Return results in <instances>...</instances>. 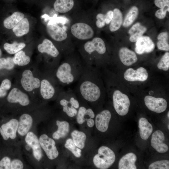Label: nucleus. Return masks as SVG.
<instances>
[{"label":"nucleus","mask_w":169,"mask_h":169,"mask_svg":"<svg viewBox=\"0 0 169 169\" xmlns=\"http://www.w3.org/2000/svg\"><path fill=\"white\" fill-rule=\"evenodd\" d=\"M47 32L49 36L56 41L61 42L67 37L66 32L57 24H48L46 26Z\"/></svg>","instance_id":"nucleus-20"},{"label":"nucleus","mask_w":169,"mask_h":169,"mask_svg":"<svg viewBox=\"0 0 169 169\" xmlns=\"http://www.w3.org/2000/svg\"><path fill=\"white\" fill-rule=\"evenodd\" d=\"M113 11V15L109 26L110 30L112 32L115 31L120 28L123 20L122 13L119 9L115 8Z\"/></svg>","instance_id":"nucleus-31"},{"label":"nucleus","mask_w":169,"mask_h":169,"mask_svg":"<svg viewBox=\"0 0 169 169\" xmlns=\"http://www.w3.org/2000/svg\"><path fill=\"white\" fill-rule=\"evenodd\" d=\"M54 70H47L41 78L39 89L40 94L45 100H49L58 97L63 90L56 79L54 73Z\"/></svg>","instance_id":"nucleus-4"},{"label":"nucleus","mask_w":169,"mask_h":169,"mask_svg":"<svg viewBox=\"0 0 169 169\" xmlns=\"http://www.w3.org/2000/svg\"><path fill=\"white\" fill-rule=\"evenodd\" d=\"M54 70L55 76L60 85L65 86L78 81L85 64L78 57L72 53Z\"/></svg>","instance_id":"nucleus-2"},{"label":"nucleus","mask_w":169,"mask_h":169,"mask_svg":"<svg viewBox=\"0 0 169 169\" xmlns=\"http://www.w3.org/2000/svg\"><path fill=\"white\" fill-rule=\"evenodd\" d=\"M70 32L76 38L80 40H89L93 38L94 32L92 28L88 24L77 22L72 24Z\"/></svg>","instance_id":"nucleus-9"},{"label":"nucleus","mask_w":169,"mask_h":169,"mask_svg":"<svg viewBox=\"0 0 169 169\" xmlns=\"http://www.w3.org/2000/svg\"><path fill=\"white\" fill-rule=\"evenodd\" d=\"M169 124H168V129H169Z\"/></svg>","instance_id":"nucleus-52"},{"label":"nucleus","mask_w":169,"mask_h":169,"mask_svg":"<svg viewBox=\"0 0 169 169\" xmlns=\"http://www.w3.org/2000/svg\"><path fill=\"white\" fill-rule=\"evenodd\" d=\"M96 19L95 24L97 27L101 28L105 26L106 24L105 14L101 13L98 14L96 16Z\"/></svg>","instance_id":"nucleus-41"},{"label":"nucleus","mask_w":169,"mask_h":169,"mask_svg":"<svg viewBox=\"0 0 169 169\" xmlns=\"http://www.w3.org/2000/svg\"><path fill=\"white\" fill-rule=\"evenodd\" d=\"M7 93V90L3 89L0 86V98L5 97Z\"/></svg>","instance_id":"nucleus-48"},{"label":"nucleus","mask_w":169,"mask_h":169,"mask_svg":"<svg viewBox=\"0 0 169 169\" xmlns=\"http://www.w3.org/2000/svg\"><path fill=\"white\" fill-rule=\"evenodd\" d=\"M137 160L136 155L132 152L123 156L120 159L118 164L119 169H136L135 162Z\"/></svg>","instance_id":"nucleus-23"},{"label":"nucleus","mask_w":169,"mask_h":169,"mask_svg":"<svg viewBox=\"0 0 169 169\" xmlns=\"http://www.w3.org/2000/svg\"><path fill=\"white\" fill-rule=\"evenodd\" d=\"M39 140L41 147L49 159L54 160L58 156L59 153L53 139L44 134L40 136Z\"/></svg>","instance_id":"nucleus-10"},{"label":"nucleus","mask_w":169,"mask_h":169,"mask_svg":"<svg viewBox=\"0 0 169 169\" xmlns=\"http://www.w3.org/2000/svg\"><path fill=\"white\" fill-rule=\"evenodd\" d=\"M74 5V0H56L54 8L57 12L65 13L70 11Z\"/></svg>","instance_id":"nucleus-28"},{"label":"nucleus","mask_w":169,"mask_h":169,"mask_svg":"<svg viewBox=\"0 0 169 169\" xmlns=\"http://www.w3.org/2000/svg\"><path fill=\"white\" fill-rule=\"evenodd\" d=\"M56 124L58 126L57 130L52 135L53 138L55 140H59L65 137L68 134L69 131V125L66 121H60L57 120Z\"/></svg>","instance_id":"nucleus-27"},{"label":"nucleus","mask_w":169,"mask_h":169,"mask_svg":"<svg viewBox=\"0 0 169 169\" xmlns=\"http://www.w3.org/2000/svg\"><path fill=\"white\" fill-rule=\"evenodd\" d=\"M71 136L76 146L80 149H83L87 138L86 134L82 131L74 130L71 132Z\"/></svg>","instance_id":"nucleus-32"},{"label":"nucleus","mask_w":169,"mask_h":169,"mask_svg":"<svg viewBox=\"0 0 169 169\" xmlns=\"http://www.w3.org/2000/svg\"><path fill=\"white\" fill-rule=\"evenodd\" d=\"M140 135L144 140L148 139L153 131L152 125L145 118L141 117L139 120Z\"/></svg>","instance_id":"nucleus-25"},{"label":"nucleus","mask_w":169,"mask_h":169,"mask_svg":"<svg viewBox=\"0 0 169 169\" xmlns=\"http://www.w3.org/2000/svg\"><path fill=\"white\" fill-rule=\"evenodd\" d=\"M115 159L113 151L106 146H102L99 148L97 154L94 156L93 162L98 168L107 169L113 165Z\"/></svg>","instance_id":"nucleus-6"},{"label":"nucleus","mask_w":169,"mask_h":169,"mask_svg":"<svg viewBox=\"0 0 169 169\" xmlns=\"http://www.w3.org/2000/svg\"><path fill=\"white\" fill-rule=\"evenodd\" d=\"M18 125V120L13 119L2 125L1 127L8 139L9 138L12 139L16 138Z\"/></svg>","instance_id":"nucleus-24"},{"label":"nucleus","mask_w":169,"mask_h":169,"mask_svg":"<svg viewBox=\"0 0 169 169\" xmlns=\"http://www.w3.org/2000/svg\"><path fill=\"white\" fill-rule=\"evenodd\" d=\"M0 132L3 137V138L5 140H7L8 139L7 138V137L4 134L1 127L0 128Z\"/></svg>","instance_id":"nucleus-49"},{"label":"nucleus","mask_w":169,"mask_h":169,"mask_svg":"<svg viewBox=\"0 0 169 169\" xmlns=\"http://www.w3.org/2000/svg\"><path fill=\"white\" fill-rule=\"evenodd\" d=\"M157 38L158 40L157 43V48L161 50L168 51L169 44L168 33L167 32H162L159 34Z\"/></svg>","instance_id":"nucleus-35"},{"label":"nucleus","mask_w":169,"mask_h":169,"mask_svg":"<svg viewBox=\"0 0 169 169\" xmlns=\"http://www.w3.org/2000/svg\"><path fill=\"white\" fill-rule=\"evenodd\" d=\"M13 60L15 65L23 66L29 64L30 58L26 54L24 51L21 50L14 54Z\"/></svg>","instance_id":"nucleus-33"},{"label":"nucleus","mask_w":169,"mask_h":169,"mask_svg":"<svg viewBox=\"0 0 169 169\" xmlns=\"http://www.w3.org/2000/svg\"><path fill=\"white\" fill-rule=\"evenodd\" d=\"M138 14V8L135 6L131 7L124 20L123 23V27H128L131 25L137 17Z\"/></svg>","instance_id":"nucleus-34"},{"label":"nucleus","mask_w":169,"mask_h":169,"mask_svg":"<svg viewBox=\"0 0 169 169\" xmlns=\"http://www.w3.org/2000/svg\"><path fill=\"white\" fill-rule=\"evenodd\" d=\"M144 100L147 107L150 110L157 113L163 112L167 107L166 100L162 98L147 95L145 97Z\"/></svg>","instance_id":"nucleus-13"},{"label":"nucleus","mask_w":169,"mask_h":169,"mask_svg":"<svg viewBox=\"0 0 169 169\" xmlns=\"http://www.w3.org/2000/svg\"><path fill=\"white\" fill-rule=\"evenodd\" d=\"M24 17V15L23 13L18 11L14 12L4 20L3 25L7 29H12Z\"/></svg>","instance_id":"nucleus-30"},{"label":"nucleus","mask_w":169,"mask_h":169,"mask_svg":"<svg viewBox=\"0 0 169 169\" xmlns=\"http://www.w3.org/2000/svg\"><path fill=\"white\" fill-rule=\"evenodd\" d=\"M15 66L13 58L8 57L6 58H0V70L3 69L8 70H12L14 69Z\"/></svg>","instance_id":"nucleus-38"},{"label":"nucleus","mask_w":169,"mask_h":169,"mask_svg":"<svg viewBox=\"0 0 169 169\" xmlns=\"http://www.w3.org/2000/svg\"><path fill=\"white\" fill-rule=\"evenodd\" d=\"M76 115L77 121L79 124L81 125L86 121L89 127L91 128L94 125L95 121L93 119L95 115L92 109L80 105Z\"/></svg>","instance_id":"nucleus-14"},{"label":"nucleus","mask_w":169,"mask_h":169,"mask_svg":"<svg viewBox=\"0 0 169 169\" xmlns=\"http://www.w3.org/2000/svg\"><path fill=\"white\" fill-rule=\"evenodd\" d=\"M112 101L114 107L118 114L121 116L128 112L130 102L128 96L118 90L113 92Z\"/></svg>","instance_id":"nucleus-8"},{"label":"nucleus","mask_w":169,"mask_h":169,"mask_svg":"<svg viewBox=\"0 0 169 169\" xmlns=\"http://www.w3.org/2000/svg\"><path fill=\"white\" fill-rule=\"evenodd\" d=\"M165 136L161 131L157 130L152 134L151 140V146L158 152L164 153L168 150V146L164 143Z\"/></svg>","instance_id":"nucleus-17"},{"label":"nucleus","mask_w":169,"mask_h":169,"mask_svg":"<svg viewBox=\"0 0 169 169\" xmlns=\"http://www.w3.org/2000/svg\"><path fill=\"white\" fill-rule=\"evenodd\" d=\"M119 56L122 63L126 66L131 65L138 60L135 52L125 47H122L120 49Z\"/></svg>","instance_id":"nucleus-21"},{"label":"nucleus","mask_w":169,"mask_h":169,"mask_svg":"<svg viewBox=\"0 0 169 169\" xmlns=\"http://www.w3.org/2000/svg\"><path fill=\"white\" fill-rule=\"evenodd\" d=\"M149 169H169V161L167 160L158 161L151 163Z\"/></svg>","instance_id":"nucleus-40"},{"label":"nucleus","mask_w":169,"mask_h":169,"mask_svg":"<svg viewBox=\"0 0 169 169\" xmlns=\"http://www.w3.org/2000/svg\"><path fill=\"white\" fill-rule=\"evenodd\" d=\"M11 81L9 79H6L2 81L0 87L3 89L8 90L11 89Z\"/></svg>","instance_id":"nucleus-46"},{"label":"nucleus","mask_w":169,"mask_h":169,"mask_svg":"<svg viewBox=\"0 0 169 169\" xmlns=\"http://www.w3.org/2000/svg\"><path fill=\"white\" fill-rule=\"evenodd\" d=\"M2 51L1 49H0V57H1V55H2Z\"/></svg>","instance_id":"nucleus-50"},{"label":"nucleus","mask_w":169,"mask_h":169,"mask_svg":"<svg viewBox=\"0 0 169 169\" xmlns=\"http://www.w3.org/2000/svg\"><path fill=\"white\" fill-rule=\"evenodd\" d=\"M79 51L85 65L98 68L101 65L99 56L105 54L106 48L102 38L95 37L85 42Z\"/></svg>","instance_id":"nucleus-3"},{"label":"nucleus","mask_w":169,"mask_h":169,"mask_svg":"<svg viewBox=\"0 0 169 169\" xmlns=\"http://www.w3.org/2000/svg\"><path fill=\"white\" fill-rule=\"evenodd\" d=\"M31 116L28 114H24L20 117L17 130L18 134L21 136H24L28 132L33 123Z\"/></svg>","instance_id":"nucleus-22"},{"label":"nucleus","mask_w":169,"mask_h":169,"mask_svg":"<svg viewBox=\"0 0 169 169\" xmlns=\"http://www.w3.org/2000/svg\"><path fill=\"white\" fill-rule=\"evenodd\" d=\"M158 69L164 71H167L169 69V53L166 52L162 56L157 64Z\"/></svg>","instance_id":"nucleus-39"},{"label":"nucleus","mask_w":169,"mask_h":169,"mask_svg":"<svg viewBox=\"0 0 169 169\" xmlns=\"http://www.w3.org/2000/svg\"><path fill=\"white\" fill-rule=\"evenodd\" d=\"M25 141L32 148L34 158L38 160H40L42 157V151L37 136L33 132H29L26 134Z\"/></svg>","instance_id":"nucleus-19"},{"label":"nucleus","mask_w":169,"mask_h":169,"mask_svg":"<svg viewBox=\"0 0 169 169\" xmlns=\"http://www.w3.org/2000/svg\"><path fill=\"white\" fill-rule=\"evenodd\" d=\"M74 91L81 100L92 107L100 99L103 93L97 68L85 64Z\"/></svg>","instance_id":"nucleus-1"},{"label":"nucleus","mask_w":169,"mask_h":169,"mask_svg":"<svg viewBox=\"0 0 169 169\" xmlns=\"http://www.w3.org/2000/svg\"><path fill=\"white\" fill-rule=\"evenodd\" d=\"M154 3L160 8H169V0H155Z\"/></svg>","instance_id":"nucleus-44"},{"label":"nucleus","mask_w":169,"mask_h":169,"mask_svg":"<svg viewBox=\"0 0 169 169\" xmlns=\"http://www.w3.org/2000/svg\"><path fill=\"white\" fill-rule=\"evenodd\" d=\"M26 46V44L23 42H14L12 44L6 43L3 45V48L8 54H15L22 50Z\"/></svg>","instance_id":"nucleus-36"},{"label":"nucleus","mask_w":169,"mask_h":169,"mask_svg":"<svg viewBox=\"0 0 169 169\" xmlns=\"http://www.w3.org/2000/svg\"><path fill=\"white\" fill-rule=\"evenodd\" d=\"M64 146L71 151L76 157L79 158L81 156V149L76 146L72 139L69 138L66 140Z\"/></svg>","instance_id":"nucleus-37"},{"label":"nucleus","mask_w":169,"mask_h":169,"mask_svg":"<svg viewBox=\"0 0 169 169\" xmlns=\"http://www.w3.org/2000/svg\"><path fill=\"white\" fill-rule=\"evenodd\" d=\"M146 30V28L142 25L140 23H136L133 25L128 31L130 35V41L132 42H136Z\"/></svg>","instance_id":"nucleus-26"},{"label":"nucleus","mask_w":169,"mask_h":169,"mask_svg":"<svg viewBox=\"0 0 169 169\" xmlns=\"http://www.w3.org/2000/svg\"><path fill=\"white\" fill-rule=\"evenodd\" d=\"M10 167L11 169H22L23 168V164L21 160L16 159L11 162Z\"/></svg>","instance_id":"nucleus-43"},{"label":"nucleus","mask_w":169,"mask_h":169,"mask_svg":"<svg viewBox=\"0 0 169 169\" xmlns=\"http://www.w3.org/2000/svg\"><path fill=\"white\" fill-rule=\"evenodd\" d=\"M148 77L147 70L143 67H140L136 70L129 68L125 71L124 74L125 79L131 82L144 81L147 79Z\"/></svg>","instance_id":"nucleus-15"},{"label":"nucleus","mask_w":169,"mask_h":169,"mask_svg":"<svg viewBox=\"0 0 169 169\" xmlns=\"http://www.w3.org/2000/svg\"><path fill=\"white\" fill-rule=\"evenodd\" d=\"M12 30L18 37L27 34L29 30V24L28 19L23 18L12 28Z\"/></svg>","instance_id":"nucleus-29"},{"label":"nucleus","mask_w":169,"mask_h":169,"mask_svg":"<svg viewBox=\"0 0 169 169\" xmlns=\"http://www.w3.org/2000/svg\"><path fill=\"white\" fill-rule=\"evenodd\" d=\"M155 47V44L150 37L142 36L136 42L135 51L137 54H142L152 52Z\"/></svg>","instance_id":"nucleus-16"},{"label":"nucleus","mask_w":169,"mask_h":169,"mask_svg":"<svg viewBox=\"0 0 169 169\" xmlns=\"http://www.w3.org/2000/svg\"><path fill=\"white\" fill-rule=\"evenodd\" d=\"M37 48L39 52L46 54L59 65L60 52L51 40L44 39L41 44L38 45Z\"/></svg>","instance_id":"nucleus-12"},{"label":"nucleus","mask_w":169,"mask_h":169,"mask_svg":"<svg viewBox=\"0 0 169 169\" xmlns=\"http://www.w3.org/2000/svg\"><path fill=\"white\" fill-rule=\"evenodd\" d=\"M8 101L12 103H18L25 106L30 102L28 95L25 91L17 87L13 88L9 92L7 97Z\"/></svg>","instance_id":"nucleus-11"},{"label":"nucleus","mask_w":169,"mask_h":169,"mask_svg":"<svg viewBox=\"0 0 169 169\" xmlns=\"http://www.w3.org/2000/svg\"><path fill=\"white\" fill-rule=\"evenodd\" d=\"M167 117H168V118L169 119V111H168V112L167 113Z\"/></svg>","instance_id":"nucleus-51"},{"label":"nucleus","mask_w":169,"mask_h":169,"mask_svg":"<svg viewBox=\"0 0 169 169\" xmlns=\"http://www.w3.org/2000/svg\"><path fill=\"white\" fill-rule=\"evenodd\" d=\"M11 161L9 157H4L0 161V169H11Z\"/></svg>","instance_id":"nucleus-42"},{"label":"nucleus","mask_w":169,"mask_h":169,"mask_svg":"<svg viewBox=\"0 0 169 169\" xmlns=\"http://www.w3.org/2000/svg\"><path fill=\"white\" fill-rule=\"evenodd\" d=\"M167 12H169V8H160L155 13V16L158 18L162 19L165 18Z\"/></svg>","instance_id":"nucleus-45"},{"label":"nucleus","mask_w":169,"mask_h":169,"mask_svg":"<svg viewBox=\"0 0 169 169\" xmlns=\"http://www.w3.org/2000/svg\"><path fill=\"white\" fill-rule=\"evenodd\" d=\"M113 15V11L111 10L109 11L105 14L106 24H108L110 23L112 18Z\"/></svg>","instance_id":"nucleus-47"},{"label":"nucleus","mask_w":169,"mask_h":169,"mask_svg":"<svg viewBox=\"0 0 169 169\" xmlns=\"http://www.w3.org/2000/svg\"><path fill=\"white\" fill-rule=\"evenodd\" d=\"M111 117V113L108 110H104L97 114L95 118V125L97 129L101 132L106 131L108 129Z\"/></svg>","instance_id":"nucleus-18"},{"label":"nucleus","mask_w":169,"mask_h":169,"mask_svg":"<svg viewBox=\"0 0 169 169\" xmlns=\"http://www.w3.org/2000/svg\"><path fill=\"white\" fill-rule=\"evenodd\" d=\"M59 103L63 111L69 116L73 117L77 115L80 103L74 91L69 89L62 90L59 95Z\"/></svg>","instance_id":"nucleus-5"},{"label":"nucleus","mask_w":169,"mask_h":169,"mask_svg":"<svg viewBox=\"0 0 169 169\" xmlns=\"http://www.w3.org/2000/svg\"><path fill=\"white\" fill-rule=\"evenodd\" d=\"M41 78L35 76L33 71L26 69L22 73L20 82L21 85L26 93H32L39 89L40 85Z\"/></svg>","instance_id":"nucleus-7"}]
</instances>
